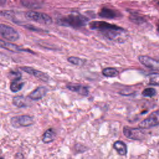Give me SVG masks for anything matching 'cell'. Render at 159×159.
<instances>
[{"label": "cell", "mask_w": 159, "mask_h": 159, "mask_svg": "<svg viewBox=\"0 0 159 159\" xmlns=\"http://www.w3.org/2000/svg\"><path fill=\"white\" fill-rule=\"evenodd\" d=\"M89 27L101 32L107 39L122 43L125 40L127 32L121 27L105 21H92Z\"/></svg>", "instance_id": "1"}, {"label": "cell", "mask_w": 159, "mask_h": 159, "mask_svg": "<svg viewBox=\"0 0 159 159\" xmlns=\"http://www.w3.org/2000/svg\"><path fill=\"white\" fill-rule=\"evenodd\" d=\"M88 19L84 16L78 12H72L66 16L58 19V24L61 25L68 26L73 28H80L85 26L88 22Z\"/></svg>", "instance_id": "2"}, {"label": "cell", "mask_w": 159, "mask_h": 159, "mask_svg": "<svg viewBox=\"0 0 159 159\" xmlns=\"http://www.w3.org/2000/svg\"><path fill=\"white\" fill-rule=\"evenodd\" d=\"M25 17L32 21L43 24L50 25L52 23V18L47 14L37 11H28L25 13Z\"/></svg>", "instance_id": "3"}, {"label": "cell", "mask_w": 159, "mask_h": 159, "mask_svg": "<svg viewBox=\"0 0 159 159\" xmlns=\"http://www.w3.org/2000/svg\"><path fill=\"white\" fill-rule=\"evenodd\" d=\"M123 134L128 139L135 140H142L145 137V132L141 128H132L125 126L123 128Z\"/></svg>", "instance_id": "4"}, {"label": "cell", "mask_w": 159, "mask_h": 159, "mask_svg": "<svg viewBox=\"0 0 159 159\" xmlns=\"http://www.w3.org/2000/svg\"><path fill=\"white\" fill-rule=\"evenodd\" d=\"M157 125H159V110L153 111L148 117L142 120L139 124V127L143 129H148Z\"/></svg>", "instance_id": "5"}, {"label": "cell", "mask_w": 159, "mask_h": 159, "mask_svg": "<svg viewBox=\"0 0 159 159\" xmlns=\"http://www.w3.org/2000/svg\"><path fill=\"white\" fill-rule=\"evenodd\" d=\"M0 35L9 41H16L19 39V34L14 28L4 24H0Z\"/></svg>", "instance_id": "6"}, {"label": "cell", "mask_w": 159, "mask_h": 159, "mask_svg": "<svg viewBox=\"0 0 159 159\" xmlns=\"http://www.w3.org/2000/svg\"><path fill=\"white\" fill-rule=\"evenodd\" d=\"M11 124L14 127H27L34 124V119L28 115L13 117L11 119Z\"/></svg>", "instance_id": "7"}, {"label": "cell", "mask_w": 159, "mask_h": 159, "mask_svg": "<svg viewBox=\"0 0 159 159\" xmlns=\"http://www.w3.org/2000/svg\"><path fill=\"white\" fill-rule=\"evenodd\" d=\"M138 58L139 61L145 66L152 70H159L158 60L147 55H140Z\"/></svg>", "instance_id": "8"}, {"label": "cell", "mask_w": 159, "mask_h": 159, "mask_svg": "<svg viewBox=\"0 0 159 159\" xmlns=\"http://www.w3.org/2000/svg\"><path fill=\"white\" fill-rule=\"evenodd\" d=\"M20 69L26 72L27 73L31 75L34 76H35V78L44 81V82H47L49 80V77L46 74L43 73L41 71L35 70L34 68H32L31 67H29V66H24V67H20Z\"/></svg>", "instance_id": "9"}, {"label": "cell", "mask_w": 159, "mask_h": 159, "mask_svg": "<svg viewBox=\"0 0 159 159\" xmlns=\"http://www.w3.org/2000/svg\"><path fill=\"white\" fill-rule=\"evenodd\" d=\"M48 89L45 86H39L29 94V98L32 100H39L43 98L47 94Z\"/></svg>", "instance_id": "10"}, {"label": "cell", "mask_w": 159, "mask_h": 159, "mask_svg": "<svg viewBox=\"0 0 159 159\" xmlns=\"http://www.w3.org/2000/svg\"><path fill=\"white\" fill-rule=\"evenodd\" d=\"M99 16L101 17L106 19H114L120 16V14L117 11L105 7H102L100 10L99 12Z\"/></svg>", "instance_id": "11"}, {"label": "cell", "mask_w": 159, "mask_h": 159, "mask_svg": "<svg viewBox=\"0 0 159 159\" xmlns=\"http://www.w3.org/2000/svg\"><path fill=\"white\" fill-rule=\"evenodd\" d=\"M66 88L73 92H76L80 95L82 96H88L89 94L88 88L86 86L80 85V84H68L66 85Z\"/></svg>", "instance_id": "12"}, {"label": "cell", "mask_w": 159, "mask_h": 159, "mask_svg": "<svg viewBox=\"0 0 159 159\" xmlns=\"http://www.w3.org/2000/svg\"><path fill=\"white\" fill-rule=\"evenodd\" d=\"M56 137V133L55 130L50 128L47 129L43 134V137H42V141L45 143H48L50 142H52Z\"/></svg>", "instance_id": "13"}, {"label": "cell", "mask_w": 159, "mask_h": 159, "mask_svg": "<svg viewBox=\"0 0 159 159\" xmlns=\"http://www.w3.org/2000/svg\"><path fill=\"white\" fill-rule=\"evenodd\" d=\"M0 47L4 48H6L8 50L10 51H12V52H21V51H28V50H25V49H22L21 48H20L19 47L14 45L12 43H10L9 42H6L2 40H0ZM28 52H30V51H28Z\"/></svg>", "instance_id": "14"}, {"label": "cell", "mask_w": 159, "mask_h": 159, "mask_svg": "<svg viewBox=\"0 0 159 159\" xmlns=\"http://www.w3.org/2000/svg\"><path fill=\"white\" fill-rule=\"evenodd\" d=\"M113 147L119 155H125L127 154V146L123 142L120 140L115 142Z\"/></svg>", "instance_id": "15"}, {"label": "cell", "mask_w": 159, "mask_h": 159, "mask_svg": "<svg viewBox=\"0 0 159 159\" xmlns=\"http://www.w3.org/2000/svg\"><path fill=\"white\" fill-rule=\"evenodd\" d=\"M12 103L18 107H23L28 106V102L26 98L22 96H14L12 99Z\"/></svg>", "instance_id": "16"}, {"label": "cell", "mask_w": 159, "mask_h": 159, "mask_svg": "<svg viewBox=\"0 0 159 159\" xmlns=\"http://www.w3.org/2000/svg\"><path fill=\"white\" fill-rule=\"evenodd\" d=\"M24 85V83L20 80L12 81L10 84V89L12 92L16 93L20 91Z\"/></svg>", "instance_id": "17"}, {"label": "cell", "mask_w": 159, "mask_h": 159, "mask_svg": "<svg viewBox=\"0 0 159 159\" xmlns=\"http://www.w3.org/2000/svg\"><path fill=\"white\" fill-rule=\"evenodd\" d=\"M102 73L106 77H115L118 75L119 71L114 68H106L102 70Z\"/></svg>", "instance_id": "18"}, {"label": "cell", "mask_w": 159, "mask_h": 159, "mask_svg": "<svg viewBox=\"0 0 159 159\" xmlns=\"http://www.w3.org/2000/svg\"><path fill=\"white\" fill-rule=\"evenodd\" d=\"M149 83L148 84L153 86L159 85V73H153L150 74L148 76Z\"/></svg>", "instance_id": "19"}, {"label": "cell", "mask_w": 159, "mask_h": 159, "mask_svg": "<svg viewBox=\"0 0 159 159\" xmlns=\"http://www.w3.org/2000/svg\"><path fill=\"white\" fill-rule=\"evenodd\" d=\"M68 61L75 65H78V66H82L84 63V60H83L81 58H80L78 57H70L68 58Z\"/></svg>", "instance_id": "20"}, {"label": "cell", "mask_w": 159, "mask_h": 159, "mask_svg": "<svg viewBox=\"0 0 159 159\" xmlns=\"http://www.w3.org/2000/svg\"><path fill=\"white\" fill-rule=\"evenodd\" d=\"M156 94V90L152 88H148L145 89L142 91V95L146 97L152 98Z\"/></svg>", "instance_id": "21"}, {"label": "cell", "mask_w": 159, "mask_h": 159, "mask_svg": "<svg viewBox=\"0 0 159 159\" xmlns=\"http://www.w3.org/2000/svg\"><path fill=\"white\" fill-rule=\"evenodd\" d=\"M130 18L132 21H133L134 22L137 23V24L141 23V22H143V21H145L144 19L142 17H141L137 14H131Z\"/></svg>", "instance_id": "22"}, {"label": "cell", "mask_w": 159, "mask_h": 159, "mask_svg": "<svg viewBox=\"0 0 159 159\" xmlns=\"http://www.w3.org/2000/svg\"><path fill=\"white\" fill-rule=\"evenodd\" d=\"M11 79L12 81L14 80H20L21 79V73L17 71H11L9 73Z\"/></svg>", "instance_id": "23"}, {"label": "cell", "mask_w": 159, "mask_h": 159, "mask_svg": "<svg viewBox=\"0 0 159 159\" xmlns=\"http://www.w3.org/2000/svg\"><path fill=\"white\" fill-rule=\"evenodd\" d=\"M6 2V0H0V6L4 5Z\"/></svg>", "instance_id": "24"}, {"label": "cell", "mask_w": 159, "mask_h": 159, "mask_svg": "<svg viewBox=\"0 0 159 159\" xmlns=\"http://www.w3.org/2000/svg\"><path fill=\"white\" fill-rule=\"evenodd\" d=\"M157 30L159 32V24H158V25H157Z\"/></svg>", "instance_id": "25"}, {"label": "cell", "mask_w": 159, "mask_h": 159, "mask_svg": "<svg viewBox=\"0 0 159 159\" xmlns=\"http://www.w3.org/2000/svg\"><path fill=\"white\" fill-rule=\"evenodd\" d=\"M0 159H4L3 158H2V157H0Z\"/></svg>", "instance_id": "26"}, {"label": "cell", "mask_w": 159, "mask_h": 159, "mask_svg": "<svg viewBox=\"0 0 159 159\" xmlns=\"http://www.w3.org/2000/svg\"><path fill=\"white\" fill-rule=\"evenodd\" d=\"M158 5H159V2H158Z\"/></svg>", "instance_id": "27"}]
</instances>
